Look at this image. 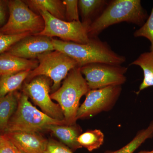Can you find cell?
Masks as SVG:
<instances>
[{"mask_svg": "<svg viewBox=\"0 0 153 153\" xmlns=\"http://www.w3.org/2000/svg\"><path fill=\"white\" fill-rule=\"evenodd\" d=\"M51 125H67L65 121L52 118L33 105L25 93L20 94L16 111L5 133L23 131L37 133Z\"/></svg>", "mask_w": 153, "mask_h": 153, "instance_id": "4", "label": "cell"}, {"mask_svg": "<svg viewBox=\"0 0 153 153\" xmlns=\"http://www.w3.org/2000/svg\"><path fill=\"white\" fill-rule=\"evenodd\" d=\"M90 90L122 85L126 81L127 67L107 63H91L80 67Z\"/></svg>", "mask_w": 153, "mask_h": 153, "instance_id": "8", "label": "cell"}, {"mask_svg": "<svg viewBox=\"0 0 153 153\" xmlns=\"http://www.w3.org/2000/svg\"><path fill=\"white\" fill-rule=\"evenodd\" d=\"M45 153H73V152L62 143L50 140L48 141Z\"/></svg>", "mask_w": 153, "mask_h": 153, "instance_id": "25", "label": "cell"}, {"mask_svg": "<svg viewBox=\"0 0 153 153\" xmlns=\"http://www.w3.org/2000/svg\"><path fill=\"white\" fill-rule=\"evenodd\" d=\"M140 0H114L109 2L101 15L88 27L89 38H97L111 25L131 23L142 27L148 18Z\"/></svg>", "mask_w": 153, "mask_h": 153, "instance_id": "2", "label": "cell"}, {"mask_svg": "<svg viewBox=\"0 0 153 153\" xmlns=\"http://www.w3.org/2000/svg\"><path fill=\"white\" fill-rule=\"evenodd\" d=\"M135 37H145L151 43L150 51L153 52V7L150 15L144 25L134 33Z\"/></svg>", "mask_w": 153, "mask_h": 153, "instance_id": "22", "label": "cell"}, {"mask_svg": "<svg viewBox=\"0 0 153 153\" xmlns=\"http://www.w3.org/2000/svg\"><path fill=\"white\" fill-rule=\"evenodd\" d=\"M89 90L80 68L76 67L69 71L62 86L50 95L61 108L67 125L76 124L80 99Z\"/></svg>", "mask_w": 153, "mask_h": 153, "instance_id": "3", "label": "cell"}, {"mask_svg": "<svg viewBox=\"0 0 153 153\" xmlns=\"http://www.w3.org/2000/svg\"><path fill=\"white\" fill-rule=\"evenodd\" d=\"M30 35L32 34L29 33L17 35H7L0 31V54L6 52L14 44Z\"/></svg>", "mask_w": 153, "mask_h": 153, "instance_id": "23", "label": "cell"}, {"mask_svg": "<svg viewBox=\"0 0 153 153\" xmlns=\"http://www.w3.org/2000/svg\"><path fill=\"white\" fill-rule=\"evenodd\" d=\"M47 130L54 134L61 143L69 148L72 152L82 148L77 140L82 130L76 124L51 125L47 127Z\"/></svg>", "mask_w": 153, "mask_h": 153, "instance_id": "14", "label": "cell"}, {"mask_svg": "<svg viewBox=\"0 0 153 153\" xmlns=\"http://www.w3.org/2000/svg\"><path fill=\"white\" fill-rule=\"evenodd\" d=\"M63 4L66 9V22H79L78 13V1L77 0H64Z\"/></svg>", "mask_w": 153, "mask_h": 153, "instance_id": "24", "label": "cell"}, {"mask_svg": "<svg viewBox=\"0 0 153 153\" xmlns=\"http://www.w3.org/2000/svg\"><path fill=\"white\" fill-rule=\"evenodd\" d=\"M104 134L99 129L89 130L79 135L77 142L81 146L91 152L98 149L104 142Z\"/></svg>", "mask_w": 153, "mask_h": 153, "instance_id": "21", "label": "cell"}, {"mask_svg": "<svg viewBox=\"0 0 153 153\" xmlns=\"http://www.w3.org/2000/svg\"><path fill=\"white\" fill-rule=\"evenodd\" d=\"M51 80L45 76L34 77L23 88L24 93L30 97L35 104L47 115L60 121L64 120V115L59 105L52 101L50 96Z\"/></svg>", "mask_w": 153, "mask_h": 153, "instance_id": "10", "label": "cell"}, {"mask_svg": "<svg viewBox=\"0 0 153 153\" xmlns=\"http://www.w3.org/2000/svg\"><path fill=\"white\" fill-rule=\"evenodd\" d=\"M138 153H153V150L151 151H141V152H140Z\"/></svg>", "mask_w": 153, "mask_h": 153, "instance_id": "28", "label": "cell"}, {"mask_svg": "<svg viewBox=\"0 0 153 153\" xmlns=\"http://www.w3.org/2000/svg\"><path fill=\"white\" fill-rule=\"evenodd\" d=\"M8 1L0 0V28L5 25L7 19V12L9 10Z\"/></svg>", "mask_w": 153, "mask_h": 153, "instance_id": "27", "label": "cell"}, {"mask_svg": "<svg viewBox=\"0 0 153 153\" xmlns=\"http://www.w3.org/2000/svg\"><path fill=\"white\" fill-rule=\"evenodd\" d=\"M55 50L60 51L74 59L78 67L96 63L121 65L126 61L124 56L113 51L106 42L98 38H91L85 44H77L52 38Z\"/></svg>", "mask_w": 153, "mask_h": 153, "instance_id": "1", "label": "cell"}, {"mask_svg": "<svg viewBox=\"0 0 153 153\" xmlns=\"http://www.w3.org/2000/svg\"><path fill=\"white\" fill-rule=\"evenodd\" d=\"M20 96L16 91L0 97V131L5 132L9 121L17 109Z\"/></svg>", "mask_w": 153, "mask_h": 153, "instance_id": "16", "label": "cell"}, {"mask_svg": "<svg viewBox=\"0 0 153 153\" xmlns=\"http://www.w3.org/2000/svg\"><path fill=\"white\" fill-rule=\"evenodd\" d=\"M109 2L105 0H79L78 7L82 18V23L88 26L98 18Z\"/></svg>", "mask_w": 153, "mask_h": 153, "instance_id": "15", "label": "cell"}, {"mask_svg": "<svg viewBox=\"0 0 153 153\" xmlns=\"http://www.w3.org/2000/svg\"><path fill=\"white\" fill-rule=\"evenodd\" d=\"M36 60L21 58L7 52L0 54V76L34 70L38 66Z\"/></svg>", "mask_w": 153, "mask_h": 153, "instance_id": "13", "label": "cell"}, {"mask_svg": "<svg viewBox=\"0 0 153 153\" xmlns=\"http://www.w3.org/2000/svg\"><path fill=\"white\" fill-rule=\"evenodd\" d=\"M24 1L36 12L47 11L57 19L66 21V9L63 1L59 0H29Z\"/></svg>", "mask_w": 153, "mask_h": 153, "instance_id": "17", "label": "cell"}, {"mask_svg": "<svg viewBox=\"0 0 153 153\" xmlns=\"http://www.w3.org/2000/svg\"><path fill=\"white\" fill-rule=\"evenodd\" d=\"M52 40L47 36L30 35L14 44L6 52L26 59L37 58L43 53L55 51Z\"/></svg>", "mask_w": 153, "mask_h": 153, "instance_id": "11", "label": "cell"}, {"mask_svg": "<svg viewBox=\"0 0 153 153\" xmlns=\"http://www.w3.org/2000/svg\"><path fill=\"white\" fill-rule=\"evenodd\" d=\"M30 70L0 76V97L17 91L27 79Z\"/></svg>", "mask_w": 153, "mask_h": 153, "instance_id": "19", "label": "cell"}, {"mask_svg": "<svg viewBox=\"0 0 153 153\" xmlns=\"http://www.w3.org/2000/svg\"><path fill=\"white\" fill-rule=\"evenodd\" d=\"M4 135L22 153H45L48 141L37 133L9 132Z\"/></svg>", "mask_w": 153, "mask_h": 153, "instance_id": "12", "label": "cell"}, {"mask_svg": "<svg viewBox=\"0 0 153 153\" xmlns=\"http://www.w3.org/2000/svg\"><path fill=\"white\" fill-rule=\"evenodd\" d=\"M38 13L44 19L45 27L36 35L50 38L57 37L62 41L77 44H85L89 42L90 38L88 34L89 27L86 24L80 21L68 22L60 20L46 11L41 10Z\"/></svg>", "mask_w": 153, "mask_h": 153, "instance_id": "7", "label": "cell"}, {"mask_svg": "<svg viewBox=\"0 0 153 153\" xmlns=\"http://www.w3.org/2000/svg\"><path fill=\"white\" fill-rule=\"evenodd\" d=\"M129 65L140 66L143 72V79L137 93H139L141 91L148 88L153 86V52L150 51L142 53Z\"/></svg>", "mask_w": 153, "mask_h": 153, "instance_id": "18", "label": "cell"}, {"mask_svg": "<svg viewBox=\"0 0 153 153\" xmlns=\"http://www.w3.org/2000/svg\"><path fill=\"white\" fill-rule=\"evenodd\" d=\"M9 17L0 31L7 35L29 33L36 35L44 30L45 23L40 15L33 12L24 1H9Z\"/></svg>", "mask_w": 153, "mask_h": 153, "instance_id": "5", "label": "cell"}, {"mask_svg": "<svg viewBox=\"0 0 153 153\" xmlns=\"http://www.w3.org/2000/svg\"><path fill=\"white\" fill-rule=\"evenodd\" d=\"M0 153H22L3 134H0Z\"/></svg>", "mask_w": 153, "mask_h": 153, "instance_id": "26", "label": "cell"}, {"mask_svg": "<svg viewBox=\"0 0 153 153\" xmlns=\"http://www.w3.org/2000/svg\"><path fill=\"white\" fill-rule=\"evenodd\" d=\"M153 137V120L146 128L138 132L135 137L123 147L116 151H107L105 153H133L141 145Z\"/></svg>", "mask_w": 153, "mask_h": 153, "instance_id": "20", "label": "cell"}, {"mask_svg": "<svg viewBox=\"0 0 153 153\" xmlns=\"http://www.w3.org/2000/svg\"><path fill=\"white\" fill-rule=\"evenodd\" d=\"M37 58L39 64L30 71L27 79L29 81L37 76H47L53 81L52 88L55 91L60 88L61 81L69 71L78 67L74 59L57 50L43 53Z\"/></svg>", "mask_w": 153, "mask_h": 153, "instance_id": "6", "label": "cell"}, {"mask_svg": "<svg viewBox=\"0 0 153 153\" xmlns=\"http://www.w3.org/2000/svg\"><path fill=\"white\" fill-rule=\"evenodd\" d=\"M121 91V85L89 90L85 95L84 102L78 108L76 120L91 117L103 111L111 110L119 98Z\"/></svg>", "mask_w": 153, "mask_h": 153, "instance_id": "9", "label": "cell"}]
</instances>
